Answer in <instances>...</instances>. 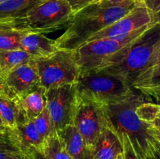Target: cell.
I'll return each instance as SVG.
<instances>
[{"label": "cell", "mask_w": 160, "mask_h": 159, "mask_svg": "<svg viewBox=\"0 0 160 159\" xmlns=\"http://www.w3.org/2000/svg\"><path fill=\"white\" fill-rule=\"evenodd\" d=\"M137 0H101L73 14L66 30L55 39L59 49L75 50L130 12Z\"/></svg>", "instance_id": "6da1fadb"}, {"label": "cell", "mask_w": 160, "mask_h": 159, "mask_svg": "<svg viewBox=\"0 0 160 159\" xmlns=\"http://www.w3.org/2000/svg\"><path fill=\"white\" fill-rule=\"evenodd\" d=\"M146 98L134 90L125 99L104 106L108 119L117 133L128 136L140 159L146 158L157 143L148 134L149 125L142 121L135 112L138 105Z\"/></svg>", "instance_id": "7a4b0ae2"}, {"label": "cell", "mask_w": 160, "mask_h": 159, "mask_svg": "<svg viewBox=\"0 0 160 159\" xmlns=\"http://www.w3.org/2000/svg\"><path fill=\"white\" fill-rule=\"evenodd\" d=\"M159 45L160 24L152 23L140 37L120 50L98 70L121 76L133 86Z\"/></svg>", "instance_id": "3957f363"}, {"label": "cell", "mask_w": 160, "mask_h": 159, "mask_svg": "<svg viewBox=\"0 0 160 159\" xmlns=\"http://www.w3.org/2000/svg\"><path fill=\"white\" fill-rule=\"evenodd\" d=\"M76 88L78 96L102 106L122 101L134 91L124 78L98 70L81 73Z\"/></svg>", "instance_id": "277c9868"}, {"label": "cell", "mask_w": 160, "mask_h": 159, "mask_svg": "<svg viewBox=\"0 0 160 159\" xmlns=\"http://www.w3.org/2000/svg\"><path fill=\"white\" fill-rule=\"evenodd\" d=\"M34 61L39 76L38 86L45 90L76 84L81 74L74 50L58 49L50 55Z\"/></svg>", "instance_id": "5b68a950"}, {"label": "cell", "mask_w": 160, "mask_h": 159, "mask_svg": "<svg viewBox=\"0 0 160 159\" xmlns=\"http://www.w3.org/2000/svg\"><path fill=\"white\" fill-rule=\"evenodd\" d=\"M148 27L126 35L91 41L75 49L81 73L104 67L112 56L122 48L132 43Z\"/></svg>", "instance_id": "8992f818"}, {"label": "cell", "mask_w": 160, "mask_h": 159, "mask_svg": "<svg viewBox=\"0 0 160 159\" xmlns=\"http://www.w3.org/2000/svg\"><path fill=\"white\" fill-rule=\"evenodd\" d=\"M72 16L67 0H43L20 20L24 31L45 34L66 27Z\"/></svg>", "instance_id": "52a82bcc"}, {"label": "cell", "mask_w": 160, "mask_h": 159, "mask_svg": "<svg viewBox=\"0 0 160 159\" xmlns=\"http://www.w3.org/2000/svg\"><path fill=\"white\" fill-rule=\"evenodd\" d=\"M107 122L104 106L78 95L73 124L82 137L86 149L93 151L97 140Z\"/></svg>", "instance_id": "ba28073f"}, {"label": "cell", "mask_w": 160, "mask_h": 159, "mask_svg": "<svg viewBox=\"0 0 160 159\" xmlns=\"http://www.w3.org/2000/svg\"><path fill=\"white\" fill-rule=\"evenodd\" d=\"M46 108L50 114L56 131L73 124L78 94L76 84H66L46 90Z\"/></svg>", "instance_id": "9c48e42d"}, {"label": "cell", "mask_w": 160, "mask_h": 159, "mask_svg": "<svg viewBox=\"0 0 160 159\" xmlns=\"http://www.w3.org/2000/svg\"><path fill=\"white\" fill-rule=\"evenodd\" d=\"M152 23V13L144 1H139L128 13L92 35L87 42L98 39L126 35L138 30L148 27Z\"/></svg>", "instance_id": "30bf717a"}, {"label": "cell", "mask_w": 160, "mask_h": 159, "mask_svg": "<svg viewBox=\"0 0 160 159\" xmlns=\"http://www.w3.org/2000/svg\"><path fill=\"white\" fill-rule=\"evenodd\" d=\"M39 76L34 59L9 72L2 80L3 90L12 98L26 94L38 86Z\"/></svg>", "instance_id": "8fae6325"}, {"label": "cell", "mask_w": 160, "mask_h": 159, "mask_svg": "<svg viewBox=\"0 0 160 159\" xmlns=\"http://www.w3.org/2000/svg\"><path fill=\"white\" fill-rule=\"evenodd\" d=\"M7 134L12 144L23 154L31 147H42L45 140L38 133L32 120H27L12 129H7Z\"/></svg>", "instance_id": "7c38bea8"}, {"label": "cell", "mask_w": 160, "mask_h": 159, "mask_svg": "<svg viewBox=\"0 0 160 159\" xmlns=\"http://www.w3.org/2000/svg\"><path fill=\"white\" fill-rule=\"evenodd\" d=\"M92 154L95 159H116L123 154L121 140L109 119L97 140Z\"/></svg>", "instance_id": "4fadbf2b"}, {"label": "cell", "mask_w": 160, "mask_h": 159, "mask_svg": "<svg viewBox=\"0 0 160 159\" xmlns=\"http://www.w3.org/2000/svg\"><path fill=\"white\" fill-rule=\"evenodd\" d=\"M20 49L24 51L34 59L50 55L59 48L54 39L46 37L42 33L27 31L21 37Z\"/></svg>", "instance_id": "5bb4252c"}, {"label": "cell", "mask_w": 160, "mask_h": 159, "mask_svg": "<svg viewBox=\"0 0 160 159\" xmlns=\"http://www.w3.org/2000/svg\"><path fill=\"white\" fill-rule=\"evenodd\" d=\"M44 87L38 86L23 96L14 98L28 120H33L46 108V97Z\"/></svg>", "instance_id": "9a60e30c"}, {"label": "cell", "mask_w": 160, "mask_h": 159, "mask_svg": "<svg viewBox=\"0 0 160 159\" xmlns=\"http://www.w3.org/2000/svg\"><path fill=\"white\" fill-rule=\"evenodd\" d=\"M59 140L64 149L73 159H84L86 147L82 137L73 124L64 126L56 131Z\"/></svg>", "instance_id": "2e32d148"}, {"label": "cell", "mask_w": 160, "mask_h": 159, "mask_svg": "<svg viewBox=\"0 0 160 159\" xmlns=\"http://www.w3.org/2000/svg\"><path fill=\"white\" fill-rule=\"evenodd\" d=\"M0 118L7 129L28 120L15 98L5 92L0 94Z\"/></svg>", "instance_id": "e0dca14e"}, {"label": "cell", "mask_w": 160, "mask_h": 159, "mask_svg": "<svg viewBox=\"0 0 160 159\" xmlns=\"http://www.w3.org/2000/svg\"><path fill=\"white\" fill-rule=\"evenodd\" d=\"M43 0H5L0 3V20H17Z\"/></svg>", "instance_id": "ac0fdd59"}, {"label": "cell", "mask_w": 160, "mask_h": 159, "mask_svg": "<svg viewBox=\"0 0 160 159\" xmlns=\"http://www.w3.org/2000/svg\"><path fill=\"white\" fill-rule=\"evenodd\" d=\"M33 58L22 49L0 50V80L19 65L32 60Z\"/></svg>", "instance_id": "d6986e66"}, {"label": "cell", "mask_w": 160, "mask_h": 159, "mask_svg": "<svg viewBox=\"0 0 160 159\" xmlns=\"http://www.w3.org/2000/svg\"><path fill=\"white\" fill-rule=\"evenodd\" d=\"M160 68V45L156 48V51L152 56L151 59L148 62V65L145 68V70L142 72L138 77L136 79L133 84V87L134 89H138L140 87H145L148 85L158 70Z\"/></svg>", "instance_id": "ffe728a7"}, {"label": "cell", "mask_w": 160, "mask_h": 159, "mask_svg": "<svg viewBox=\"0 0 160 159\" xmlns=\"http://www.w3.org/2000/svg\"><path fill=\"white\" fill-rule=\"evenodd\" d=\"M42 149L48 159H73L62 147L56 132L44 140Z\"/></svg>", "instance_id": "44dd1931"}, {"label": "cell", "mask_w": 160, "mask_h": 159, "mask_svg": "<svg viewBox=\"0 0 160 159\" xmlns=\"http://www.w3.org/2000/svg\"><path fill=\"white\" fill-rule=\"evenodd\" d=\"M20 29H9L0 32V50H16L20 48V40L25 32Z\"/></svg>", "instance_id": "7402d4cb"}, {"label": "cell", "mask_w": 160, "mask_h": 159, "mask_svg": "<svg viewBox=\"0 0 160 159\" xmlns=\"http://www.w3.org/2000/svg\"><path fill=\"white\" fill-rule=\"evenodd\" d=\"M32 121L38 133L44 140L56 132L47 108H45Z\"/></svg>", "instance_id": "603a6c76"}, {"label": "cell", "mask_w": 160, "mask_h": 159, "mask_svg": "<svg viewBox=\"0 0 160 159\" xmlns=\"http://www.w3.org/2000/svg\"><path fill=\"white\" fill-rule=\"evenodd\" d=\"M160 111V104L152 103L145 99L136 108V114L138 117L144 123L149 125L156 118Z\"/></svg>", "instance_id": "cb8c5ba5"}, {"label": "cell", "mask_w": 160, "mask_h": 159, "mask_svg": "<svg viewBox=\"0 0 160 159\" xmlns=\"http://www.w3.org/2000/svg\"><path fill=\"white\" fill-rule=\"evenodd\" d=\"M20 153L9 140L7 130L0 133V159H9Z\"/></svg>", "instance_id": "d4e9b609"}, {"label": "cell", "mask_w": 160, "mask_h": 159, "mask_svg": "<svg viewBox=\"0 0 160 159\" xmlns=\"http://www.w3.org/2000/svg\"><path fill=\"white\" fill-rule=\"evenodd\" d=\"M118 136L123 145V159H140L134 151L128 136L124 133H119Z\"/></svg>", "instance_id": "484cf974"}, {"label": "cell", "mask_w": 160, "mask_h": 159, "mask_svg": "<svg viewBox=\"0 0 160 159\" xmlns=\"http://www.w3.org/2000/svg\"><path fill=\"white\" fill-rule=\"evenodd\" d=\"M138 91L143 94L147 98H152L160 104V84L145 86L137 89Z\"/></svg>", "instance_id": "4316f807"}, {"label": "cell", "mask_w": 160, "mask_h": 159, "mask_svg": "<svg viewBox=\"0 0 160 159\" xmlns=\"http://www.w3.org/2000/svg\"><path fill=\"white\" fill-rule=\"evenodd\" d=\"M71 7L73 14L78 12L86 6L92 5L93 3L98 2L101 0H67Z\"/></svg>", "instance_id": "83f0119b"}, {"label": "cell", "mask_w": 160, "mask_h": 159, "mask_svg": "<svg viewBox=\"0 0 160 159\" xmlns=\"http://www.w3.org/2000/svg\"><path fill=\"white\" fill-rule=\"evenodd\" d=\"M24 154H26L30 159H48L42 151V147H31Z\"/></svg>", "instance_id": "f1b7e54d"}, {"label": "cell", "mask_w": 160, "mask_h": 159, "mask_svg": "<svg viewBox=\"0 0 160 159\" xmlns=\"http://www.w3.org/2000/svg\"><path fill=\"white\" fill-rule=\"evenodd\" d=\"M9 29L22 30L21 23H20V19H17V20H6L0 23V32Z\"/></svg>", "instance_id": "f546056e"}, {"label": "cell", "mask_w": 160, "mask_h": 159, "mask_svg": "<svg viewBox=\"0 0 160 159\" xmlns=\"http://www.w3.org/2000/svg\"><path fill=\"white\" fill-rule=\"evenodd\" d=\"M152 13L160 10V0H143Z\"/></svg>", "instance_id": "4dcf8cb0"}, {"label": "cell", "mask_w": 160, "mask_h": 159, "mask_svg": "<svg viewBox=\"0 0 160 159\" xmlns=\"http://www.w3.org/2000/svg\"><path fill=\"white\" fill-rule=\"evenodd\" d=\"M145 159H160V143H156V146Z\"/></svg>", "instance_id": "1f68e13d"}, {"label": "cell", "mask_w": 160, "mask_h": 159, "mask_svg": "<svg viewBox=\"0 0 160 159\" xmlns=\"http://www.w3.org/2000/svg\"><path fill=\"white\" fill-rule=\"evenodd\" d=\"M148 134L152 137V138H154L156 141L160 143V131L159 130H157V129H154V128H152V126H148Z\"/></svg>", "instance_id": "d6a6232c"}, {"label": "cell", "mask_w": 160, "mask_h": 159, "mask_svg": "<svg viewBox=\"0 0 160 159\" xmlns=\"http://www.w3.org/2000/svg\"><path fill=\"white\" fill-rule=\"evenodd\" d=\"M149 126L154 128V129L160 131V111L159 112V113L157 114V115H156V118L150 123Z\"/></svg>", "instance_id": "836d02e7"}, {"label": "cell", "mask_w": 160, "mask_h": 159, "mask_svg": "<svg viewBox=\"0 0 160 159\" xmlns=\"http://www.w3.org/2000/svg\"><path fill=\"white\" fill-rule=\"evenodd\" d=\"M153 23H159L160 24V10L152 13Z\"/></svg>", "instance_id": "e575fe53"}, {"label": "cell", "mask_w": 160, "mask_h": 159, "mask_svg": "<svg viewBox=\"0 0 160 159\" xmlns=\"http://www.w3.org/2000/svg\"><path fill=\"white\" fill-rule=\"evenodd\" d=\"M159 77H160V68L159 69V70H158V71L156 73V74H155L154 77L152 78V80H151V82H150L149 84H148V85H146V86L152 85V84H155V83H156V81H157L158 80H159Z\"/></svg>", "instance_id": "d590c367"}, {"label": "cell", "mask_w": 160, "mask_h": 159, "mask_svg": "<svg viewBox=\"0 0 160 159\" xmlns=\"http://www.w3.org/2000/svg\"><path fill=\"white\" fill-rule=\"evenodd\" d=\"M9 159H30L29 157L27 156L26 154H23V153H20V154H17V155L14 156V157H11Z\"/></svg>", "instance_id": "8d00e7d4"}, {"label": "cell", "mask_w": 160, "mask_h": 159, "mask_svg": "<svg viewBox=\"0 0 160 159\" xmlns=\"http://www.w3.org/2000/svg\"><path fill=\"white\" fill-rule=\"evenodd\" d=\"M84 159H95V157H94V155H93V154H92V151L86 149L85 157H84Z\"/></svg>", "instance_id": "74e56055"}, {"label": "cell", "mask_w": 160, "mask_h": 159, "mask_svg": "<svg viewBox=\"0 0 160 159\" xmlns=\"http://www.w3.org/2000/svg\"><path fill=\"white\" fill-rule=\"evenodd\" d=\"M7 130V128L5 126V125L3 124L1 118H0V133H2V132H5Z\"/></svg>", "instance_id": "f35d334b"}, {"label": "cell", "mask_w": 160, "mask_h": 159, "mask_svg": "<svg viewBox=\"0 0 160 159\" xmlns=\"http://www.w3.org/2000/svg\"><path fill=\"white\" fill-rule=\"evenodd\" d=\"M2 92H4V90H3V86L2 84H0V94H1Z\"/></svg>", "instance_id": "ab89813d"}, {"label": "cell", "mask_w": 160, "mask_h": 159, "mask_svg": "<svg viewBox=\"0 0 160 159\" xmlns=\"http://www.w3.org/2000/svg\"><path fill=\"white\" fill-rule=\"evenodd\" d=\"M116 159H123V154H120V155H119L118 157H117Z\"/></svg>", "instance_id": "60d3db41"}, {"label": "cell", "mask_w": 160, "mask_h": 159, "mask_svg": "<svg viewBox=\"0 0 160 159\" xmlns=\"http://www.w3.org/2000/svg\"><path fill=\"white\" fill-rule=\"evenodd\" d=\"M160 84V77L159 78V80H158L156 81V82L155 83V84Z\"/></svg>", "instance_id": "b9f144b4"}, {"label": "cell", "mask_w": 160, "mask_h": 159, "mask_svg": "<svg viewBox=\"0 0 160 159\" xmlns=\"http://www.w3.org/2000/svg\"><path fill=\"white\" fill-rule=\"evenodd\" d=\"M4 20H0V23H2V22H3Z\"/></svg>", "instance_id": "7bdbcfd3"}, {"label": "cell", "mask_w": 160, "mask_h": 159, "mask_svg": "<svg viewBox=\"0 0 160 159\" xmlns=\"http://www.w3.org/2000/svg\"><path fill=\"white\" fill-rule=\"evenodd\" d=\"M3 1H5V0H0V3H1V2H2Z\"/></svg>", "instance_id": "ee69618b"}, {"label": "cell", "mask_w": 160, "mask_h": 159, "mask_svg": "<svg viewBox=\"0 0 160 159\" xmlns=\"http://www.w3.org/2000/svg\"><path fill=\"white\" fill-rule=\"evenodd\" d=\"M0 84H2V80H0Z\"/></svg>", "instance_id": "f6af8a7d"}, {"label": "cell", "mask_w": 160, "mask_h": 159, "mask_svg": "<svg viewBox=\"0 0 160 159\" xmlns=\"http://www.w3.org/2000/svg\"><path fill=\"white\" fill-rule=\"evenodd\" d=\"M137 1L139 2V1H143V0H137Z\"/></svg>", "instance_id": "bcb514c9"}]
</instances>
